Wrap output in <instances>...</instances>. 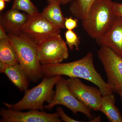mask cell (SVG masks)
<instances>
[{
  "instance_id": "obj_22",
  "label": "cell",
  "mask_w": 122,
  "mask_h": 122,
  "mask_svg": "<svg viewBox=\"0 0 122 122\" xmlns=\"http://www.w3.org/2000/svg\"><path fill=\"white\" fill-rule=\"evenodd\" d=\"M114 8L116 16L122 18V3L114 2Z\"/></svg>"
},
{
  "instance_id": "obj_26",
  "label": "cell",
  "mask_w": 122,
  "mask_h": 122,
  "mask_svg": "<svg viewBox=\"0 0 122 122\" xmlns=\"http://www.w3.org/2000/svg\"><path fill=\"white\" fill-rule=\"evenodd\" d=\"M118 94L120 96V98H121V100H122V90H120V91L118 92H117Z\"/></svg>"
},
{
  "instance_id": "obj_19",
  "label": "cell",
  "mask_w": 122,
  "mask_h": 122,
  "mask_svg": "<svg viewBox=\"0 0 122 122\" xmlns=\"http://www.w3.org/2000/svg\"><path fill=\"white\" fill-rule=\"evenodd\" d=\"M66 43L71 50L75 48L76 50L79 49L80 39L77 34L72 30H67L65 33Z\"/></svg>"
},
{
  "instance_id": "obj_27",
  "label": "cell",
  "mask_w": 122,
  "mask_h": 122,
  "mask_svg": "<svg viewBox=\"0 0 122 122\" xmlns=\"http://www.w3.org/2000/svg\"><path fill=\"white\" fill-rule=\"evenodd\" d=\"M4 0L6 2H9L10 0Z\"/></svg>"
},
{
  "instance_id": "obj_7",
  "label": "cell",
  "mask_w": 122,
  "mask_h": 122,
  "mask_svg": "<svg viewBox=\"0 0 122 122\" xmlns=\"http://www.w3.org/2000/svg\"><path fill=\"white\" fill-rule=\"evenodd\" d=\"M56 86V90L52 99L48 105L44 106V109L51 110L55 106L62 105L70 109L75 115L81 113L89 119L93 118L90 110L78 100L71 91L66 80L61 77Z\"/></svg>"
},
{
  "instance_id": "obj_21",
  "label": "cell",
  "mask_w": 122,
  "mask_h": 122,
  "mask_svg": "<svg viewBox=\"0 0 122 122\" xmlns=\"http://www.w3.org/2000/svg\"><path fill=\"white\" fill-rule=\"evenodd\" d=\"M57 112L58 114L59 117L63 122H82L75 120L68 116L65 113L62 108L61 107H57Z\"/></svg>"
},
{
  "instance_id": "obj_3",
  "label": "cell",
  "mask_w": 122,
  "mask_h": 122,
  "mask_svg": "<svg viewBox=\"0 0 122 122\" xmlns=\"http://www.w3.org/2000/svg\"><path fill=\"white\" fill-rule=\"evenodd\" d=\"M61 76L56 75L45 77L39 84L25 91L21 100L14 104L4 102L5 106L9 109L22 111L25 110L43 111L45 102H50L54 95L53 89Z\"/></svg>"
},
{
  "instance_id": "obj_13",
  "label": "cell",
  "mask_w": 122,
  "mask_h": 122,
  "mask_svg": "<svg viewBox=\"0 0 122 122\" xmlns=\"http://www.w3.org/2000/svg\"><path fill=\"white\" fill-rule=\"evenodd\" d=\"M0 71L5 74L20 91H25L28 89L29 79L19 63L7 65L0 63Z\"/></svg>"
},
{
  "instance_id": "obj_18",
  "label": "cell",
  "mask_w": 122,
  "mask_h": 122,
  "mask_svg": "<svg viewBox=\"0 0 122 122\" xmlns=\"http://www.w3.org/2000/svg\"><path fill=\"white\" fill-rule=\"evenodd\" d=\"M12 9L23 11L30 16L39 13L37 8L31 0H14Z\"/></svg>"
},
{
  "instance_id": "obj_12",
  "label": "cell",
  "mask_w": 122,
  "mask_h": 122,
  "mask_svg": "<svg viewBox=\"0 0 122 122\" xmlns=\"http://www.w3.org/2000/svg\"><path fill=\"white\" fill-rule=\"evenodd\" d=\"M29 16L27 13L11 8L1 15L0 26L9 34L20 35Z\"/></svg>"
},
{
  "instance_id": "obj_8",
  "label": "cell",
  "mask_w": 122,
  "mask_h": 122,
  "mask_svg": "<svg viewBox=\"0 0 122 122\" xmlns=\"http://www.w3.org/2000/svg\"><path fill=\"white\" fill-rule=\"evenodd\" d=\"M61 32V29L49 22L39 13L37 15H30L21 34L37 45L47 38L60 34Z\"/></svg>"
},
{
  "instance_id": "obj_15",
  "label": "cell",
  "mask_w": 122,
  "mask_h": 122,
  "mask_svg": "<svg viewBox=\"0 0 122 122\" xmlns=\"http://www.w3.org/2000/svg\"><path fill=\"white\" fill-rule=\"evenodd\" d=\"M115 96L113 94L102 95L99 111L102 112L111 122H122V116L116 106Z\"/></svg>"
},
{
  "instance_id": "obj_1",
  "label": "cell",
  "mask_w": 122,
  "mask_h": 122,
  "mask_svg": "<svg viewBox=\"0 0 122 122\" xmlns=\"http://www.w3.org/2000/svg\"><path fill=\"white\" fill-rule=\"evenodd\" d=\"M41 68L44 76L64 75L70 78H82L97 86L102 95L113 92L96 70L94 65L93 56L90 52L77 61L68 63L41 65Z\"/></svg>"
},
{
  "instance_id": "obj_11",
  "label": "cell",
  "mask_w": 122,
  "mask_h": 122,
  "mask_svg": "<svg viewBox=\"0 0 122 122\" xmlns=\"http://www.w3.org/2000/svg\"><path fill=\"white\" fill-rule=\"evenodd\" d=\"M95 40L100 46L109 47L122 57V18L116 16L108 30Z\"/></svg>"
},
{
  "instance_id": "obj_24",
  "label": "cell",
  "mask_w": 122,
  "mask_h": 122,
  "mask_svg": "<svg viewBox=\"0 0 122 122\" xmlns=\"http://www.w3.org/2000/svg\"><path fill=\"white\" fill-rule=\"evenodd\" d=\"M5 1L4 0H0V11L1 12L3 11L6 6V3Z\"/></svg>"
},
{
  "instance_id": "obj_14",
  "label": "cell",
  "mask_w": 122,
  "mask_h": 122,
  "mask_svg": "<svg viewBox=\"0 0 122 122\" xmlns=\"http://www.w3.org/2000/svg\"><path fill=\"white\" fill-rule=\"evenodd\" d=\"M7 33L0 26V63L12 65L19 62L16 50Z\"/></svg>"
},
{
  "instance_id": "obj_2",
  "label": "cell",
  "mask_w": 122,
  "mask_h": 122,
  "mask_svg": "<svg viewBox=\"0 0 122 122\" xmlns=\"http://www.w3.org/2000/svg\"><path fill=\"white\" fill-rule=\"evenodd\" d=\"M112 0H96L86 16L81 21L83 29L95 39L102 37L111 26L116 17Z\"/></svg>"
},
{
  "instance_id": "obj_17",
  "label": "cell",
  "mask_w": 122,
  "mask_h": 122,
  "mask_svg": "<svg viewBox=\"0 0 122 122\" xmlns=\"http://www.w3.org/2000/svg\"><path fill=\"white\" fill-rule=\"evenodd\" d=\"M96 0H73L70 5V12L75 18L82 21L86 16L90 8Z\"/></svg>"
},
{
  "instance_id": "obj_5",
  "label": "cell",
  "mask_w": 122,
  "mask_h": 122,
  "mask_svg": "<svg viewBox=\"0 0 122 122\" xmlns=\"http://www.w3.org/2000/svg\"><path fill=\"white\" fill-rule=\"evenodd\" d=\"M97 55L106 74L107 83L117 93L122 90V57L106 46H101Z\"/></svg>"
},
{
  "instance_id": "obj_23",
  "label": "cell",
  "mask_w": 122,
  "mask_h": 122,
  "mask_svg": "<svg viewBox=\"0 0 122 122\" xmlns=\"http://www.w3.org/2000/svg\"><path fill=\"white\" fill-rule=\"evenodd\" d=\"M73 0H47L48 4L51 3H56L61 5H64L68 4L69 3H71Z\"/></svg>"
},
{
  "instance_id": "obj_20",
  "label": "cell",
  "mask_w": 122,
  "mask_h": 122,
  "mask_svg": "<svg viewBox=\"0 0 122 122\" xmlns=\"http://www.w3.org/2000/svg\"><path fill=\"white\" fill-rule=\"evenodd\" d=\"M78 20L77 18L74 19L72 17H66L65 26L67 30H72L78 26Z\"/></svg>"
},
{
  "instance_id": "obj_16",
  "label": "cell",
  "mask_w": 122,
  "mask_h": 122,
  "mask_svg": "<svg viewBox=\"0 0 122 122\" xmlns=\"http://www.w3.org/2000/svg\"><path fill=\"white\" fill-rule=\"evenodd\" d=\"M44 9L42 14L46 20L61 29L65 28L64 17L61 8V5L56 3L48 4Z\"/></svg>"
},
{
  "instance_id": "obj_4",
  "label": "cell",
  "mask_w": 122,
  "mask_h": 122,
  "mask_svg": "<svg viewBox=\"0 0 122 122\" xmlns=\"http://www.w3.org/2000/svg\"><path fill=\"white\" fill-rule=\"evenodd\" d=\"M8 34L16 50L19 64L29 79L37 81L44 75L38 59L36 44L21 34L19 35Z\"/></svg>"
},
{
  "instance_id": "obj_6",
  "label": "cell",
  "mask_w": 122,
  "mask_h": 122,
  "mask_svg": "<svg viewBox=\"0 0 122 122\" xmlns=\"http://www.w3.org/2000/svg\"><path fill=\"white\" fill-rule=\"evenodd\" d=\"M37 46L41 65L61 63L69 56L67 45L60 34L47 38Z\"/></svg>"
},
{
  "instance_id": "obj_10",
  "label": "cell",
  "mask_w": 122,
  "mask_h": 122,
  "mask_svg": "<svg viewBox=\"0 0 122 122\" xmlns=\"http://www.w3.org/2000/svg\"><path fill=\"white\" fill-rule=\"evenodd\" d=\"M38 110L26 112L2 108L0 110V122H61L57 112L48 113Z\"/></svg>"
},
{
  "instance_id": "obj_25",
  "label": "cell",
  "mask_w": 122,
  "mask_h": 122,
  "mask_svg": "<svg viewBox=\"0 0 122 122\" xmlns=\"http://www.w3.org/2000/svg\"><path fill=\"white\" fill-rule=\"evenodd\" d=\"M93 120L90 122H101V118L100 116H97L96 118H93Z\"/></svg>"
},
{
  "instance_id": "obj_9",
  "label": "cell",
  "mask_w": 122,
  "mask_h": 122,
  "mask_svg": "<svg viewBox=\"0 0 122 122\" xmlns=\"http://www.w3.org/2000/svg\"><path fill=\"white\" fill-rule=\"evenodd\" d=\"M70 90L77 99L90 110L99 111L102 94L99 89L87 86L78 78L66 79Z\"/></svg>"
}]
</instances>
